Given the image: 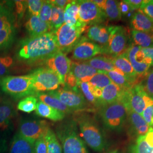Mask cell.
Listing matches in <instances>:
<instances>
[{
	"instance_id": "cell-1",
	"label": "cell",
	"mask_w": 153,
	"mask_h": 153,
	"mask_svg": "<svg viewBox=\"0 0 153 153\" xmlns=\"http://www.w3.org/2000/svg\"><path fill=\"white\" fill-rule=\"evenodd\" d=\"M59 51L55 33L50 32L21 40L16 51V59L27 65L43 64Z\"/></svg>"
},
{
	"instance_id": "cell-2",
	"label": "cell",
	"mask_w": 153,
	"mask_h": 153,
	"mask_svg": "<svg viewBox=\"0 0 153 153\" xmlns=\"http://www.w3.org/2000/svg\"><path fill=\"white\" fill-rule=\"evenodd\" d=\"M73 119L76 122L85 144L94 151H103L106 147V140L95 118L86 113H78Z\"/></svg>"
},
{
	"instance_id": "cell-3",
	"label": "cell",
	"mask_w": 153,
	"mask_h": 153,
	"mask_svg": "<svg viewBox=\"0 0 153 153\" xmlns=\"http://www.w3.org/2000/svg\"><path fill=\"white\" fill-rule=\"evenodd\" d=\"M56 133L61 142L63 153H89L78 131L74 119L64 121L56 127Z\"/></svg>"
},
{
	"instance_id": "cell-4",
	"label": "cell",
	"mask_w": 153,
	"mask_h": 153,
	"mask_svg": "<svg viewBox=\"0 0 153 153\" xmlns=\"http://www.w3.org/2000/svg\"><path fill=\"white\" fill-rule=\"evenodd\" d=\"M0 88L14 100L35 95L33 79L30 74L25 76H6L0 78Z\"/></svg>"
},
{
	"instance_id": "cell-5",
	"label": "cell",
	"mask_w": 153,
	"mask_h": 153,
	"mask_svg": "<svg viewBox=\"0 0 153 153\" xmlns=\"http://www.w3.org/2000/svg\"><path fill=\"white\" fill-rule=\"evenodd\" d=\"M99 115L104 126L112 131H121L127 120V109L120 101L103 106L99 109Z\"/></svg>"
},
{
	"instance_id": "cell-6",
	"label": "cell",
	"mask_w": 153,
	"mask_h": 153,
	"mask_svg": "<svg viewBox=\"0 0 153 153\" xmlns=\"http://www.w3.org/2000/svg\"><path fill=\"white\" fill-rule=\"evenodd\" d=\"M119 101L124 105L127 111L132 110L141 115L146 107L153 104V99L143 91L138 83L131 88L123 89Z\"/></svg>"
},
{
	"instance_id": "cell-7",
	"label": "cell",
	"mask_w": 153,
	"mask_h": 153,
	"mask_svg": "<svg viewBox=\"0 0 153 153\" xmlns=\"http://www.w3.org/2000/svg\"><path fill=\"white\" fill-rule=\"evenodd\" d=\"M59 99L73 112H80L88 109L90 105L82 95L78 87L71 89L65 86L52 91L47 92Z\"/></svg>"
},
{
	"instance_id": "cell-8",
	"label": "cell",
	"mask_w": 153,
	"mask_h": 153,
	"mask_svg": "<svg viewBox=\"0 0 153 153\" xmlns=\"http://www.w3.org/2000/svg\"><path fill=\"white\" fill-rule=\"evenodd\" d=\"M30 74L33 79V90L36 93L54 91L62 85L59 76L47 68L37 69Z\"/></svg>"
},
{
	"instance_id": "cell-9",
	"label": "cell",
	"mask_w": 153,
	"mask_h": 153,
	"mask_svg": "<svg viewBox=\"0 0 153 153\" xmlns=\"http://www.w3.org/2000/svg\"><path fill=\"white\" fill-rule=\"evenodd\" d=\"M109 31L108 44L103 46L104 54L115 57L124 53L130 45L126 28L120 26H109Z\"/></svg>"
},
{
	"instance_id": "cell-10",
	"label": "cell",
	"mask_w": 153,
	"mask_h": 153,
	"mask_svg": "<svg viewBox=\"0 0 153 153\" xmlns=\"http://www.w3.org/2000/svg\"><path fill=\"white\" fill-rule=\"evenodd\" d=\"M50 128L48 122L35 118H24L18 126L17 133L31 142H35L41 137H45Z\"/></svg>"
},
{
	"instance_id": "cell-11",
	"label": "cell",
	"mask_w": 153,
	"mask_h": 153,
	"mask_svg": "<svg viewBox=\"0 0 153 153\" xmlns=\"http://www.w3.org/2000/svg\"><path fill=\"white\" fill-rule=\"evenodd\" d=\"M86 29L72 27L64 23L55 31V35L60 51L64 53L72 51Z\"/></svg>"
},
{
	"instance_id": "cell-12",
	"label": "cell",
	"mask_w": 153,
	"mask_h": 153,
	"mask_svg": "<svg viewBox=\"0 0 153 153\" xmlns=\"http://www.w3.org/2000/svg\"><path fill=\"white\" fill-rule=\"evenodd\" d=\"M79 7V16L81 21L86 25H100L107 18L104 11L100 9L93 1H77Z\"/></svg>"
},
{
	"instance_id": "cell-13",
	"label": "cell",
	"mask_w": 153,
	"mask_h": 153,
	"mask_svg": "<svg viewBox=\"0 0 153 153\" xmlns=\"http://www.w3.org/2000/svg\"><path fill=\"white\" fill-rule=\"evenodd\" d=\"M99 54H104L103 46L85 37H81L72 50V59L79 62L87 61Z\"/></svg>"
},
{
	"instance_id": "cell-14",
	"label": "cell",
	"mask_w": 153,
	"mask_h": 153,
	"mask_svg": "<svg viewBox=\"0 0 153 153\" xmlns=\"http://www.w3.org/2000/svg\"><path fill=\"white\" fill-rule=\"evenodd\" d=\"M71 62L66 54L59 51L45 61L44 64L47 68L52 70L59 76L64 86L66 77L71 71Z\"/></svg>"
},
{
	"instance_id": "cell-15",
	"label": "cell",
	"mask_w": 153,
	"mask_h": 153,
	"mask_svg": "<svg viewBox=\"0 0 153 153\" xmlns=\"http://www.w3.org/2000/svg\"><path fill=\"white\" fill-rule=\"evenodd\" d=\"M124 54L131 62L133 68L140 78L145 76L149 72L150 66L145 61V56L141 47L136 44L130 45Z\"/></svg>"
},
{
	"instance_id": "cell-16",
	"label": "cell",
	"mask_w": 153,
	"mask_h": 153,
	"mask_svg": "<svg viewBox=\"0 0 153 153\" xmlns=\"http://www.w3.org/2000/svg\"><path fill=\"white\" fill-rule=\"evenodd\" d=\"M16 116V110L10 101L5 100L1 102L0 131L11 132L13 127V119Z\"/></svg>"
},
{
	"instance_id": "cell-17",
	"label": "cell",
	"mask_w": 153,
	"mask_h": 153,
	"mask_svg": "<svg viewBox=\"0 0 153 153\" xmlns=\"http://www.w3.org/2000/svg\"><path fill=\"white\" fill-rule=\"evenodd\" d=\"M127 120L129 125L131 135L133 137H138L145 135L150 128L149 126L143 119L142 116L132 110H128Z\"/></svg>"
},
{
	"instance_id": "cell-18",
	"label": "cell",
	"mask_w": 153,
	"mask_h": 153,
	"mask_svg": "<svg viewBox=\"0 0 153 153\" xmlns=\"http://www.w3.org/2000/svg\"><path fill=\"white\" fill-rule=\"evenodd\" d=\"M13 1H0V30L16 27Z\"/></svg>"
},
{
	"instance_id": "cell-19",
	"label": "cell",
	"mask_w": 153,
	"mask_h": 153,
	"mask_svg": "<svg viewBox=\"0 0 153 153\" xmlns=\"http://www.w3.org/2000/svg\"><path fill=\"white\" fill-rule=\"evenodd\" d=\"M70 71L78 82H88L94 75L102 73L85 62H72Z\"/></svg>"
},
{
	"instance_id": "cell-20",
	"label": "cell",
	"mask_w": 153,
	"mask_h": 153,
	"mask_svg": "<svg viewBox=\"0 0 153 153\" xmlns=\"http://www.w3.org/2000/svg\"><path fill=\"white\" fill-rule=\"evenodd\" d=\"M64 21L65 23L72 27L86 30L88 28L79 19L77 1H71L66 6L64 9Z\"/></svg>"
},
{
	"instance_id": "cell-21",
	"label": "cell",
	"mask_w": 153,
	"mask_h": 153,
	"mask_svg": "<svg viewBox=\"0 0 153 153\" xmlns=\"http://www.w3.org/2000/svg\"><path fill=\"white\" fill-rule=\"evenodd\" d=\"M25 27L31 38L52 32L49 24L43 21L39 16H31L26 23Z\"/></svg>"
},
{
	"instance_id": "cell-22",
	"label": "cell",
	"mask_w": 153,
	"mask_h": 153,
	"mask_svg": "<svg viewBox=\"0 0 153 153\" xmlns=\"http://www.w3.org/2000/svg\"><path fill=\"white\" fill-rule=\"evenodd\" d=\"M88 39L102 46L108 44L109 37V27L102 25H94L88 28Z\"/></svg>"
},
{
	"instance_id": "cell-23",
	"label": "cell",
	"mask_w": 153,
	"mask_h": 153,
	"mask_svg": "<svg viewBox=\"0 0 153 153\" xmlns=\"http://www.w3.org/2000/svg\"><path fill=\"white\" fill-rule=\"evenodd\" d=\"M153 151V128L150 127L148 132L137 137L131 148V153H152Z\"/></svg>"
},
{
	"instance_id": "cell-24",
	"label": "cell",
	"mask_w": 153,
	"mask_h": 153,
	"mask_svg": "<svg viewBox=\"0 0 153 153\" xmlns=\"http://www.w3.org/2000/svg\"><path fill=\"white\" fill-rule=\"evenodd\" d=\"M33 148L34 143L16 132L11 140L8 153H33Z\"/></svg>"
},
{
	"instance_id": "cell-25",
	"label": "cell",
	"mask_w": 153,
	"mask_h": 153,
	"mask_svg": "<svg viewBox=\"0 0 153 153\" xmlns=\"http://www.w3.org/2000/svg\"><path fill=\"white\" fill-rule=\"evenodd\" d=\"M131 25L134 30L153 33V21L140 10L136 12L131 16Z\"/></svg>"
},
{
	"instance_id": "cell-26",
	"label": "cell",
	"mask_w": 153,
	"mask_h": 153,
	"mask_svg": "<svg viewBox=\"0 0 153 153\" xmlns=\"http://www.w3.org/2000/svg\"><path fill=\"white\" fill-rule=\"evenodd\" d=\"M35 112L39 117L48 119L53 121H62L65 117V113L53 108L40 100L37 102Z\"/></svg>"
},
{
	"instance_id": "cell-27",
	"label": "cell",
	"mask_w": 153,
	"mask_h": 153,
	"mask_svg": "<svg viewBox=\"0 0 153 153\" xmlns=\"http://www.w3.org/2000/svg\"><path fill=\"white\" fill-rule=\"evenodd\" d=\"M123 90L122 88L114 82L104 88L102 90V94L100 100V107L119 101Z\"/></svg>"
},
{
	"instance_id": "cell-28",
	"label": "cell",
	"mask_w": 153,
	"mask_h": 153,
	"mask_svg": "<svg viewBox=\"0 0 153 153\" xmlns=\"http://www.w3.org/2000/svg\"><path fill=\"white\" fill-rule=\"evenodd\" d=\"M111 60L116 69L122 71L126 76L137 82L139 78L124 53L114 57Z\"/></svg>"
},
{
	"instance_id": "cell-29",
	"label": "cell",
	"mask_w": 153,
	"mask_h": 153,
	"mask_svg": "<svg viewBox=\"0 0 153 153\" xmlns=\"http://www.w3.org/2000/svg\"><path fill=\"white\" fill-rule=\"evenodd\" d=\"M103 73L107 75L112 82L119 86L123 89L131 88L138 83L136 81L126 76L122 71L117 69L115 71L103 72Z\"/></svg>"
},
{
	"instance_id": "cell-30",
	"label": "cell",
	"mask_w": 153,
	"mask_h": 153,
	"mask_svg": "<svg viewBox=\"0 0 153 153\" xmlns=\"http://www.w3.org/2000/svg\"><path fill=\"white\" fill-rule=\"evenodd\" d=\"M35 95L38 98L39 100L53 108L60 111L65 114H71L74 113L66 105L62 103L59 99L49 95L47 93H37Z\"/></svg>"
},
{
	"instance_id": "cell-31",
	"label": "cell",
	"mask_w": 153,
	"mask_h": 153,
	"mask_svg": "<svg viewBox=\"0 0 153 153\" xmlns=\"http://www.w3.org/2000/svg\"><path fill=\"white\" fill-rule=\"evenodd\" d=\"M85 62L99 71L107 72L116 69L111 59L102 56H95Z\"/></svg>"
},
{
	"instance_id": "cell-32",
	"label": "cell",
	"mask_w": 153,
	"mask_h": 153,
	"mask_svg": "<svg viewBox=\"0 0 153 153\" xmlns=\"http://www.w3.org/2000/svg\"><path fill=\"white\" fill-rule=\"evenodd\" d=\"M131 35L134 44L141 48L153 46V33H145L132 30Z\"/></svg>"
},
{
	"instance_id": "cell-33",
	"label": "cell",
	"mask_w": 153,
	"mask_h": 153,
	"mask_svg": "<svg viewBox=\"0 0 153 153\" xmlns=\"http://www.w3.org/2000/svg\"><path fill=\"white\" fill-rule=\"evenodd\" d=\"M16 35V27L0 30V51L8 49L13 43Z\"/></svg>"
},
{
	"instance_id": "cell-34",
	"label": "cell",
	"mask_w": 153,
	"mask_h": 153,
	"mask_svg": "<svg viewBox=\"0 0 153 153\" xmlns=\"http://www.w3.org/2000/svg\"><path fill=\"white\" fill-rule=\"evenodd\" d=\"M44 137L47 143V153H63L60 141L55 131L51 128Z\"/></svg>"
},
{
	"instance_id": "cell-35",
	"label": "cell",
	"mask_w": 153,
	"mask_h": 153,
	"mask_svg": "<svg viewBox=\"0 0 153 153\" xmlns=\"http://www.w3.org/2000/svg\"><path fill=\"white\" fill-rule=\"evenodd\" d=\"M64 23V9H61L52 4V15L49 22V26L52 32L54 33Z\"/></svg>"
},
{
	"instance_id": "cell-36",
	"label": "cell",
	"mask_w": 153,
	"mask_h": 153,
	"mask_svg": "<svg viewBox=\"0 0 153 153\" xmlns=\"http://www.w3.org/2000/svg\"><path fill=\"white\" fill-rule=\"evenodd\" d=\"M78 87L90 105L100 108L98 100L95 98L93 94V86L89 82H78Z\"/></svg>"
},
{
	"instance_id": "cell-37",
	"label": "cell",
	"mask_w": 153,
	"mask_h": 153,
	"mask_svg": "<svg viewBox=\"0 0 153 153\" xmlns=\"http://www.w3.org/2000/svg\"><path fill=\"white\" fill-rule=\"evenodd\" d=\"M104 12L107 18L112 21H119L121 18L118 2L116 1L107 0Z\"/></svg>"
},
{
	"instance_id": "cell-38",
	"label": "cell",
	"mask_w": 153,
	"mask_h": 153,
	"mask_svg": "<svg viewBox=\"0 0 153 153\" xmlns=\"http://www.w3.org/2000/svg\"><path fill=\"white\" fill-rule=\"evenodd\" d=\"M38 99L33 95L28 96L21 99L17 105V109L30 114L36 110Z\"/></svg>"
},
{
	"instance_id": "cell-39",
	"label": "cell",
	"mask_w": 153,
	"mask_h": 153,
	"mask_svg": "<svg viewBox=\"0 0 153 153\" xmlns=\"http://www.w3.org/2000/svg\"><path fill=\"white\" fill-rule=\"evenodd\" d=\"M88 82L94 87L103 90L107 86L112 83V81L107 75L102 72L94 75Z\"/></svg>"
},
{
	"instance_id": "cell-40",
	"label": "cell",
	"mask_w": 153,
	"mask_h": 153,
	"mask_svg": "<svg viewBox=\"0 0 153 153\" xmlns=\"http://www.w3.org/2000/svg\"><path fill=\"white\" fill-rule=\"evenodd\" d=\"M143 91L149 97L153 99V70L149 71L141 81L138 83Z\"/></svg>"
},
{
	"instance_id": "cell-41",
	"label": "cell",
	"mask_w": 153,
	"mask_h": 153,
	"mask_svg": "<svg viewBox=\"0 0 153 153\" xmlns=\"http://www.w3.org/2000/svg\"><path fill=\"white\" fill-rule=\"evenodd\" d=\"M14 65V60L10 56L0 57V78L6 76Z\"/></svg>"
},
{
	"instance_id": "cell-42",
	"label": "cell",
	"mask_w": 153,
	"mask_h": 153,
	"mask_svg": "<svg viewBox=\"0 0 153 153\" xmlns=\"http://www.w3.org/2000/svg\"><path fill=\"white\" fill-rule=\"evenodd\" d=\"M52 4L49 1H44L39 16L43 21L49 25L52 15Z\"/></svg>"
},
{
	"instance_id": "cell-43",
	"label": "cell",
	"mask_w": 153,
	"mask_h": 153,
	"mask_svg": "<svg viewBox=\"0 0 153 153\" xmlns=\"http://www.w3.org/2000/svg\"><path fill=\"white\" fill-rule=\"evenodd\" d=\"M44 1L29 0L27 1V7L28 12L33 16H39Z\"/></svg>"
},
{
	"instance_id": "cell-44",
	"label": "cell",
	"mask_w": 153,
	"mask_h": 153,
	"mask_svg": "<svg viewBox=\"0 0 153 153\" xmlns=\"http://www.w3.org/2000/svg\"><path fill=\"white\" fill-rule=\"evenodd\" d=\"M14 9L16 21H19L24 16L27 7V1H14Z\"/></svg>"
},
{
	"instance_id": "cell-45",
	"label": "cell",
	"mask_w": 153,
	"mask_h": 153,
	"mask_svg": "<svg viewBox=\"0 0 153 153\" xmlns=\"http://www.w3.org/2000/svg\"><path fill=\"white\" fill-rule=\"evenodd\" d=\"M140 10L153 22V0L143 1Z\"/></svg>"
},
{
	"instance_id": "cell-46",
	"label": "cell",
	"mask_w": 153,
	"mask_h": 153,
	"mask_svg": "<svg viewBox=\"0 0 153 153\" xmlns=\"http://www.w3.org/2000/svg\"><path fill=\"white\" fill-rule=\"evenodd\" d=\"M33 153H47V143L45 137H41L35 142Z\"/></svg>"
},
{
	"instance_id": "cell-47",
	"label": "cell",
	"mask_w": 153,
	"mask_h": 153,
	"mask_svg": "<svg viewBox=\"0 0 153 153\" xmlns=\"http://www.w3.org/2000/svg\"><path fill=\"white\" fill-rule=\"evenodd\" d=\"M141 116L149 126L153 128V104L146 107Z\"/></svg>"
},
{
	"instance_id": "cell-48",
	"label": "cell",
	"mask_w": 153,
	"mask_h": 153,
	"mask_svg": "<svg viewBox=\"0 0 153 153\" xmlns=\"http://www.w3.org/2000/svg\"><path fill=\"white\" fill-rule=\"evenodd\" d=\"M10 132L0 131V153H5L7 152V139Z\"/></svg>"
},
{
	"instance_id": "cell-49",
	"label": "cell",
	"mask_w": 153,
	"mask_h": 153,
	"mask_svg": "<svg viewBox=\"0 0 153 153\" xmlns=\"http://www.w3.org/2000/svg\"><path fill=\"white\" fill-rule=\"evenodd\" d=\"M141 49L145 56L146 63L150 65H153V46L148 48H141Z\"/></svg>"
},
{
	"instance_id": "cell-50",
	"label": "cell",
	"mask_w": 153,
	"mask_h": 153,
	"mask_svg": "<svg viewBox=\"0 0 153 153\" xmlns=\"http://www.w3.org/2000/svg\"><path fill=\"white\" fill-rule=\"evenodd\" d=\"M118 6L119 8V10L120 11L121 15L126 16L128 13H129L130 11L134 10L131 9V7L125 1H121L119 2H118Z\"/></svg>"
},
{
	"instance_id": "cell-51",
	"label": "cell",
	"mask_w": 153,
	"mask_h": 153,
	"mask_svg": "<svg viewBox=\"0 0 153 153\" xmlns=\"http://www.w3.org/2000/svg\"><path fill=\"white\" fill-rule=\"evenodd\" d=\"M124 1L131 7L133 10L140 9L143 2L142 0H124Z\"/></svg>"
},
{
	"instance_id": "cell-52",
	"label": "cell",
	"mask_w": 153,
	"mask_h": 153,
	"mask_svg": "<svg viewBox=\"0 0 153 153\" xmlns=\"http://www.w3.org/2000/svg\"><path fill=\"white\" fill-rule=\"evenodd\" d=\"M49 1L53 5L62 9H65L66 5L71 2V1L68 0H52Z\"/></svg>"
},
{
	"instance_id": "cell-53",
	"label": "cell",
	"mask_w": 153,
	"mask_h": 153,
	"mask_svg": "<svg viewBox=\"0 0 153 153\" xmlns=\"http://www.w3.org/2000/svg\"><path fill=\"white\" fill-rule=\"evenodd\" d=\"M93 1L98 6L100 9H102L103 11H104L106 0H94Z\"/></svg>"
},
{
	"instance_id": "cell-54",
	"label": "cell",
	"mask_w": 153,
	"mask_h": 153,
	"mask_svg": "<svg viewBox=\"0 0 153 153\" xmlns=\"http://www.w3.org/2000/svg\"><path fill=\"white\" fill-rule=\"evenodd\" d=\"M121 153L120 152H119L118 150H112V151H111L108 153Z\"/></svg>"
},
{
	"instance_id": "cell-55",
	"label": "cell",
	"mask_w": 153,
	"mask_h": 153,
	"mask_svg": "<svg viewBox=\"0 0 153 153\" xmlns=\"http://www.w3.org/2000/svg\"><path fill=\"white\" fill-rule=\"evenodd\" d=\"M6 153V152H5V153Z\"/></svg>"
},
{
	"instance_id": "cell-56",
	"label": "cell",
	"mask_w": 153,
	"mask_h": 153,
	"mask_svg": "<svg viewBox=\"0 0 153 153\" xmlns=\"http://www.w3.org/2000/svg\"><path fill=\"white\" fill-rule=\"evenodd\" d=\"M152 153H153V152H152Z\"/></svg>"
}]
</instances>
